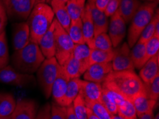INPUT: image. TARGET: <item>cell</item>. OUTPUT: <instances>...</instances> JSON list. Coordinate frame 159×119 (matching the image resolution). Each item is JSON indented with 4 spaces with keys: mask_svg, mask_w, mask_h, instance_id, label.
Here are the masks:
<instances>
[{
    "mask_svg": "<svg viewBox=\"0 0 159 119\" xmlns=\"http://www.w3.org/2000/svg\"><path fill=\"white\" fill-rule=\"evenodd\" d=\"M102 84L115 90L130 101L144 90L143 82L131 70L112 71Z\"/></svg>",
    "mask_w": 159,
    "mask_h": 119,
    "instance_id": "6da1fadb",
    "label": "cell"
},
{
    "mask_svg": "<svg viewBox=\"0 0 159 119\" xmlns=\"http://www.w3.org/2000/svg\"><path fill=\"white\" fill-rule=\"evenodd\" d=\"M44 60L39 45L30 42L25 47L14 51L11 57V66L17 71L33 74L37 71Z\"/></svg>",
    "mask_w": 159,
    "mask_h": 119,
    "instance_id": "7a4b0ae2",
    "label": "cell"
},
{
    "mask_svg": "<svg viewBox=\"0 0 159 119\" xmlns=\"http://www.w3.org/2000/svg\"><path fill=\"white\" fill-rule=\"evenodd\" d=\"M55 18L51 6L45 2H39L34 7L26 22L30 34V42L37 43L47 32Z\"/></svg>",
    "mask_w": 159,
    "mask_h": 119,
    "instance_id": "3957f363",
    "label": "cell"
},
{
    "mask_svg": "<svg viewBox=\"0 0 159 119\" xmlns=\"http://www.w3.org/2000/svg\"><path fill=\"white\" fill-rule=\"evenodd\" d=\"M158 2H146L139 7L130 24L127 36V43L130 48L138 42L144 28L151 20L157 8Z\"/></svg>",
    "mask_w": 159,
    "mask_h": 119,
    "instance_id": "277c9868",
    "label": "cell"
},
{
    "mask_svg": "<svg viewBox=\"0 0 159 119\" xmlns=\"http://www.w3.org/2000/svg\"><path fill=\"white\" fill-rule=\"evenodd\" d=\"M61 66L55 57L45 59L37 71V79L46 98L52 96L53 84L57 79Z\"/></svg>",
    "mask_w": 159,
    "mask_h": 119,
    "instance_id": "5b68a950",
    "label": "cell"
},
{
    "mask_svg": "<svg viewBox=\"0 0 159 119\" xmlns=\"http://www.w3.org/2000/svg\"><path fill=\"white\" fill-rule=\"evenodd\" d=\"M53 22L54 24V38L56 46L54 57L60 66H62L72 55L74 43L71 39L68 32L60 25L55 18Z\"/></svg>",
    "mask_w": 159,
    "mask_h": 119,
    "instance_id": "8992f818",
    "label": "cell"
},
{
    "mask_svg": "<svg viewBox=\"0 0 159 119\" xmlns=\"http://www.w3.org/2000/svg\"><path fill=\"white\" fill-rule=\"evenodd\" d=\"M7 17L11 21L27 20L34 7L39 0H2Z\"/></svg>",
    "mask_w": 159,
    "mask_h": 119,
    "instance_id": "52a82bcc",
    "label": "cell"
},
{
    "mask_svg": "<svg viewBox=\"0 0 159 119\" xmlns=\"http://www.w3.org/2000/svg\"><path fill=\"white\" fill-rule=\"evenodd\" d=\"M0 83L19 87H30L36 84V78L33 74H23L7 65L0 69Z\"/></svg>",
    "mask_w": 159,
    "mask_h": 119,
    "instance_id": "ba28073f",
    "label": "cell"
},
{
    "mask_svg": "<svg viewBox=\"0 0 159 119\" xmlns=\"http://www.w3.org/2000/svg\"><path fill=\"white\" fill-rule=\"evenodd\" d=\"M111 66L113 71H121L131 70L134 71L135 67L131 57V48L127 42L119 45L113 50Z\"/></svg>",
    "mask_w": 159,
    "mask_h": 119,
    "instance_id": "9c48e42d",
    "label": "cell"
},
{
    "mask_svg": "<svg viewBox=\"0 0 159 119\" xmlns=\"http://www.w3.org/2000/svg\"><path fill=\"white\" fill-rule=\"evenodd\" d=\"M126 24L120 16L119 12L116 11L111 16L108 23V35L112 42L113 48L117 47L121 44L126 35Z\"/></svg>",
    "mask_w": 159,
    "mask_h": 119,
    "instance_id": "30bf717a",
    "label": "cell"
},
{
    "mask_svg": "<svg viewBox=\"0 0 159 119\" xmlns=\"http://www.w3.org/2000/svg\"><path fill=\"white\" fill-rule=\"evenodd\" d=\"M38 104L30 98L19 99L11 115V119H35L38 112Z\"/></svg>",
    "mask_w": 159,
    "mask_h": 119,
    "instance_id": "8fae6325",
    "label": "cell"
},
{
    "mask_svg": "<svg viewBox=\"0 0 159 119\" xmlns=\"http://www.w3.org/2000/svg\"><path fill=\"white\" fill-rule=\"evenodd\" d=\"M112 71L111 62L94 64L89 66L84 73V79L85 81L102 84Z\"/></svg>",
    "mask_w": 159,
    "mask_h": 119,
    "instance_id": "7c38bea8",
    "label": "cell"
},
{
    "mask_svg": "<svg viewBox=\"0 0 159 119\" xmlns=\"http://www.w3.org/2000/svg\"><path fill=\"white\" fill-rule=\"evenodd\" d=\"M79 94L83 97L86 103L100 102L102 94V84L79 80Z\"/></svg>",
    "mask_w": 159,
    "mask_h": 119,
    "instance_id": "4fadbf2b",
    "label": "cell"
},
{
    "mask_svg": "<svg viewBox=\"0 0 159 119\" xmlns=\"http://www.w3.org/2000/svg\"><path fill=\"white\" fill-rule=\"evenodd\" d=\"M30 42V34L26 21L14 24L12 31V45L14 51L25 47Z\"/></svg>",
    "mask_w": 159,
    "mask_h": 119,
    "instance_id": "5bb4252c",
    "label": "cell"
},
{
    "mask_svg": "<svg viewBox=\"0 0 159 119\" xmlns=\"http://www.w3.org/2000/svg\"><path fill=\"white\" fill-rule=\"evenodd\" d=\"M38 45L45 59H50L55 57L56 46H55L54 22L52 23L47 32L40 39Z\"/></svg>",
    "mask_w": 159,
    "mask_h": 119,
    "instance_id": "9a60e30c",
    "label": "cell"
},
{
    "mask_svg": "<svg viewBox=\"0 0 159 119\" xmlns=\"http://www.w3.org/2000/svg\"><path fill=\"white\" fill-rule=\"evenodd\" d=\"M82 21V28L85 43L87 44L91 49L93 48V39H94V27L91 16V9L87 3L86 4L85 8L84 9L83 14L81 15Z\"/></svg>",
    "mask_w": 159,
    "mask_h": 119,
    "instance_id": "2e32d148",
    "label": "cell"
},
{
    "mask_svg": "<svg viewBox=\"0 0 159 119\" xmlns=\"http://www.w3.org/2000/svg\"><path fill=\"white\" fill-rule=\"evenodd\" d=\"M69 80V77L67 76L61 67L52 88V95L54 101L60 106H61Z\"/></svg>",
    "mask_w": 159,
    "mask_h": 119,
    "instance_id": "e0dca14e",
    "label": "cell"
},
{
    "mask_svg": "<svg viewBox=\"0 0 159 119\" xmlns=\"http://www.w3.org/2000/svg\"><path fill=\"white\" fill-rule=\"evenodd\" d=\"M91 9V16L94 27V37L100 34L107 33L109 21L104 11H102L96 8L94 3L88 2Z\"/></svg>",
    "mask_w": 159,
    "mask_h": 119,
    "instance_id": "ac0fdd59",
    "label": "cell"
},
{
    "mask_svg": "<svg viewBox=\"0 0 159 119\" xmlns=\"http://www.w3.org/2000/svg\"><path fill=\"white\" fill-rule=\"evenodd\" d=\"M159 75V54L150 59L143 64L140 69L139 77L143 83H149Z\"/></svg>",
    "mask_w": 159,
    "mask_h": 119,
    "instance_id": "d6986e66",
    "label": "cell"
},
{
    "mask_svg": "<svg viewBox=\"0 0 159 119\" xmlns=\"http://www.w3.org/2000/svg\"><path fill=\"white\" fill-rule=\"evenodd\" d=\"M131 101L136 110L137 117L142 114L153 111V108L156 104V101L148 98L146 95L145 90L134 96Z\"/></svg>",
    "mask_w": 159,
    "mask_h": 119,
    "instance_id": "ffe728a7",
    "label": "cell"
},
{
    "mask_svg": "<svg viewBox=\"0 0 159 119\" xmlns=\"http://www.w3.org/2000/svg\"><path fill=\"white\" fill-rule=\"evenodd\" d=\"M141 5V2L139 0H121L118 12L125 23L129 24Z\"/></svg>",
    "mask_w": 159,
    "mask_h": 119,
    "instance_id": "44dd1931",
    "label": "cell"
},
{
    "mask_svg": "<svg viewBox=\"0 0 159 119\" xmlns=\"http://www.w3.org/2000/svg\"><path fill=\"white\" fill-rule=\"evenodd\" d=\"M61 66L70 79H79L85 72L80 63L74 57L73 54Z\"/></svg>",
    "mask_w": 159,
    "mask_h": 119,
    "instance_id": "7402d4cb",
    "label": "cell"
},
{
    "mask_svg": "<svg viewBox=\"0 0 159 119\" xmlns=\"http://www.w3.org/2000/svg\"><path fill=\"white\" fill-rule=\"evenodd\" d=\"M90 52L91 48L86 43H81V44H74L72 54L74 57L80 63L84 71H86L89 66V61Z\"/></svg>",
    "mask_w": 159,
    "mask_h": 119,
    "instance_id": "603a6c76",
    "label": "cell"
},
{
    "mask_svg": "<svg viewBox=\"0 0 159 119\" xmlns=\"http://www.w3.org/2000/svg\"><path fill=\"white\" fill-rule=\"evenodd\" d=\"M131 48V57L135 69H140L145 64L146 43L138 40Z\"/></svg>",
    "mask_w": 159,
    "mask_h": 119,
    "instance_id": "cb8c5ba5",
    "label": "cell"
},
{
    "mask_svg": "<svg viewBox=\"0 0 159 119\" xmlns=\"http://www.w3.org/2000/svg\"><path fill=\"white\" fill-rule=\"evenodd\" d=\"M16 103L12 94L0 93V117L10 116L15 108Z\"/></svg>",
    "mask_w": 159,
    "mask_h": 119,
    "instance_id": "d4e9b609",
    "label": "cell"
},
{
    "mask_svg": "<svg viewBox=\"0 0 159 119\" xmlns=\"http://www.w3.org/2000/svg\"><path fill=\"white\" fill-rule=\"evenodd\" d=\"M51 7L54 11L55 19L65 30L66 31H68L71 20L68 11H67L66 5L65 4H51Z\"/></svg>",
    "mask_w": 159,
    "mask_h": 119,
    "instance_id": "484cf974",
    "label": "cell"
},
{
    "mask_svg": "<svg viewBox=\"0 0 159 119\" xmlns=\"http://www.w3.org/2000/svg\"><path fill=\"white\" fill-rule=\"evenodd\" d=\"M79 80L80 79H73L69 80L68 85H67L66 93H65L63 101H62L61 106L67 107V106L71 105L74 99L78 96L79 94V90H80Z\"/></svg>",
    "mask_w": 159,
    "mask_h": 119,
    "instance_id": "4316f807",
    "label": "cell"
},
{
    "mask_svg": "<svg viewBox=\"0 0 159 119\" xmlns=\"http://www.w3.org/2000/svg\"><path fill=\"white\" fill-rule=\"evenodd\" d=\"M86 0H69L66 7L71 21L80 19L86 6Z\"/></svg>",
    "mask_w": 159,
    "mask_h": 119,
    "instance_id": "83f0119b",
    "label": "cell"
},
{
    "mask_svg": "<svg viewBox=\"0 0 159 119\" xmlns=\"http://www.w3.org/2000/svg\"><path fill=\"white\" fill-rule=\"evenodd\" d=\"M67 32H68L74 44H81V43H85L84 38L81 19L75 21H71Z\"/></svg>",
    "mask_w": 159,
    "mask_h": 119,
    "instance_id": "f1b7e54d",
    "label": "cell"
},
{
    "mask_svg": "<svg viewBox=\"0 0 159 119\" xmlns=\"http://www.w3.org/2000/svg\"><path fill=\"white\" fill-rule=\"evenodd\" d=\"M113 55H114V54H113V51H111V52H106V51L93 48V49H91L89 65L91 66L94 64L111 62L112 60Z\"/></svg>",
    "mask_w": 159,
    "mask_h": 119,
    "instance_id": "f546056e",
    "label": "cell"
},
{
    "mask_svg": "<svg viewBox=\"0 0 159 119\" xmlns=\"http://www.w3.org/2000/svg\"><path fill=\"white\" fill-rule=\"evenodd\" d=\"M159 22V14H158V9L156 8L155 14L151 19V20L149 21V23L147 24V26L144 28V30L142 31L140 37L139 39V41L146 43V42L150 39L151 37H153L155 34L156 26Z\"/></svg>",
    "mask_w": 159,
    "mask_h": 119,
    "instance_id": "4dcf8cb0",
    "label": "cell"
},
{
    "mask_svg": "<svg viewBox=\"0 0 159 119\" xmlns=\"http://www.w3.org/2000/svg\"><path fill=\"white\" fill-rule=\"evenodd\" d=\"M100 102L111 115L117 114L118 108L116 103L111 95L108 89L103 86H102V94Z\"/></svg>",
    "mask_w": 159,
    "mask_h": 119,
    "instance_id": "1f68e13d",
    "label": "cell"
},
{
    "mask_svg": "<svg viewBox=\"0 0 159 119\" xmlns=\"http://www.w3.org/2000/svg\"><path fill=\"white\" fill-rule=\"evenodd\" d=\"M9 53L5 31L0 34V69L9 64Z\"/></svg>",
    "mask_w": 159,
    "mask_h": 119,
    "instance_id": "d6a6232c",
    "label": "cell"
},
{
    "mask_svg": "<svg viewBox=\"0 0 159 119\" xmlns=\"http://www.w3.org/2000/svg\"><path fill=\"white\" fill-rule=\"evenodd\" d=\"M93 48L106 52L113 51L112 42L107 33H102L96 36L93 39Z\"/></svg>",
    "mask_w": 159,
    "mask_h": 119,
    "instance_id": "836d02e7",
    "label": "cell"
},
{
    "mask_svg": "<svg viewBox=\"0 0 159 119\" xmlns=\"http://www.w3.org/2000/svg\"><path fill=\"white\" fill-rule=\"evenodd\" d=\"M74 112L77 119H88L87 118V106L83 97L80 94L74 99L72 103Z\"/></svg>",
    "mask_w": 159,
    "mask_h": 119,
    "instance_id": "e575fe53",
    "label": "cell"
},
{
    "mask_svg": "<svg viewBox=\"0 0 159 119\" xmlns=\"http://www.w3.org/2000/svg\"><path fill=\"white\" fill-rule=\"evenodd\" d=\"M117 114L127 119H137L136 112L133 103L128 99L118 106Z\"/></svg>",
    "mask_w": 159,
    "mask_h": 119,
    "instance_id": "d590c367",
    "label": "cell"
},
{
    "mask_svg": "<svg viewBox=\"0 0 159 119\" xmlns=\"http://www.w3.org/2000/svg\"><path fill=\"white\" fill-rule=\"evenodd\" d=\"M159 51V36L154 35L148 42H146L145 63L151 58L158 54Z\"/></svg>",
    "mask_w": 159,
    "mask_h": 119,
    "instance_id": "8d00e7d4",
    "label": "cell"
},
{
    "mask_svg": "<svg viewBox=\"0 0 159 119\" xmlns=\"http://www.w3.org/2000/svg\"><path fill=\"white\" fill-rule=\"evenodd\" d=\"M144 90L149 98L157 101L159 97V75L149 83H143Z\"/></svg>",
    "mask_w": 159,
    "mask_h": 119,
    "instance_id": "74e56055",
    "label": "cell"
},
{
    "mask_svg": "<svg viewBox=\"0 0 159 119\" xmlns=\"http://www.w3.org/2000/svg\"><path fill=\"white\" fill-rule=\"evenodd\" d=\"M86 106L98 116L99 119H112V115L103 106L101 102L86 103Z\"/></svg>",
    "mask_w": 159,
    "mask_h": 119,
    "instance_id": "f35d334b",
    "label": "cell"
},
{
    "mask_svg": "<svg viewBox=\"0 0 159 119\" xmlns=\"http://www.w3.org/2000/svg\"><path fill=\"white\" fill-rule=\"evenodd\" d=\"M50 119H66V107L60 106L53 101L51 104Z\"/></svg>",
    "mask_w": 159,
    "mask_h": 119,
    "instance_id": "ab89813d",
    "label": "cell"
},
{
    "mask_svg": "<svg viewBox=\"0 0 159 119\" xmlns=\"http://www.w3.org/2000/svg\"><path fill=\"white\" fill-rule=\"evenodd\" d=\"M121 0H109L106 7L104 13L107 17H111L116 11H118Z\"/></svg>",
    "mask_w": 159,
    "mask_h": 119,
    "instance_id": "60d3db41",
    "label": "cell"
},
{
    "mask_svg": "<svg viewBox=\"0 0 159 119\" xmlns=\"http://www.w3.org/2000/svg\"><path fill=\"white\" fill-rule=\"evenodd\" d=\"M51 118V104L45 103L44 106L38 110L35 119H50Z\"/></svg>",
    "mask_w": 159,
    "mask_h": 119,
    "instance_id": "b9f144b4",
    "label": "cell"
},
{
    "mask_svg": "<svg viewBox=\"0 0 159 119\" xmlns=\"http://www.w3.org/2000/svg\"><path fill=\"white\" fill-rule=\"evenodd\" d=\"M7 19H8V17H7L6 10L4 9L2 0H0V34L5 30Z\"/></svg>",
    "mask_w": 159,
    "mask_h": 119,
    "instance_id": "7bdbcfd3",
    "label": "cell"
},
{
    "mask_svg": "<svg viewBox=\"0 0 159 119\" xmlns=\"http://www.w3.org/2000/svg\"><path fill=\"white\" fill-rule=\"evenodd\" d=\"M108 1H109V0H96L94 4L98 10L104 11Z\"/></svg>",
    "mask_w": 159,
    "mask_h": 119,
    "instance_id": "ee69618b",
    "label": "cell"
},
{
    "mask_svg": "<svg viewBox=\"0 0 159 119\" xmlns=\"http://www.w3.org/2000/svg\"><path fill=\"white\" fill-rule=\"evenodd\" d=\"M66 119H77L74 114L72 104L66 107Z\"/></svg>",
    "mask_w": 159,
    "mask_h": 119,
    "instance_id": "f6af8a7d",
    "label": "cell"
},
{
    "mask_svg": "<svg viewBox=\"0 0 159 119\" xmlns=\"http://www.w3.org/2000/svg\"><path fill=\"white\" fill-rule=\"evenodd\" d=\"M153 111H151L149 112H147L144 114L139 116L137 117V119H153L154 118Z\"/></svg>",
    "mask_w": 159,
    "mask_h": 119,
    "instance_id": "bcb514c9",
    "label": "cell"
},
{
    "mask_svg": "<svg viewBox=\"0 0 159 119\" xmlns=\"http://www.w3.org/2000/svg\"><path fill=\"white\" fill-rule=\"evenodd\" d=\"M87 118L88 119H99L96 114L93 112L91 109L87 107Z\"/></svg>",
    "mask_w": 159,
    "mask_h": 119,
    "instance_id": "7dc6e473",
    "label": "cell"
},
{
    "mask_svg": "<svg viewBox=\"0 0 159 119\" xmlns=\"http://www.w3.org/2000/svg\"><path fill=\"white\" fill-rule=\"evenodd\" d=\"M69 0H50V4H65L66 5Z\"/></svg>",
    "mask_w": 159,
    "mask_h": 119,
    "instance_id": "c3c4849f",
    "label": "cell"
},
{
    "mask_svg": "<svg viewBox=\"0 0 159 119\" xmlns=\"http://www.w3.org/2000/svg\"><path fill=\"white\" fill-rule=\"evenodd\" d=\"M112 119H127V118L123 117V116L119 115V114H116V115H112Z\"/></svg>",
    "mask_w": 159,
    "mask_h": 119,
    "instance_id": "681fc988",
    "label": "cell"
},
{
    "mask_svg": "<svg viewBox=\"0 0 159 119\" xmlns=\"http://www.w3.org/2000/svg\"><path fill=\"white\" fill-rule=\"evenodd\" d=\"M0 119H11V118L10 116H7V117H0Z\"/></svg>",
    "mask_w": 159,
    "mask_h": 119,
    "instance_id": "f907efd6",
    "label": "cell"
},
{
    "mask_svg": "<svg viewBox=\"0 0 159 119\" xmlns=\"http://www.w3.org/2000/svg\"><path fill=\"white\" fill-rule=\"evenodd\" d=\"M147 2H158V0H146Z\"/></svg>",
    "mask_w": 159,
    "mask_h": 119,
    "instance_id": "816d5d0a",
    "label": "cell"
},
{
    "mask_svg": "<svg viewBox=\"0 0 159 119\" xmlns=\"http://www.w3.org/2000/svg\"><path fill=\"white\" fill-rule=\"evenodd\" d=\"M153 119H159V113H158L157 114H156V116H154Z\"/></svg>",
    "mask_w": 159,
    "mask_h": 119,
    "instance_id": "f5cc1de1",
    "label": "cell"
},
{
    "mask_svg": "<svg viewBox=\"0 0 159 119\" xmlns=\"http://www.w3.org/2000/svg\"><path fill=\"white\" fill-rule=\"evenodd\" d=\"M96 2V0H88V2H93V3H94Z\"/></svg>",
    "mask_w": 159,
    "mask_h": 119,
    "instance_id": "db71d44e",
    "label": "cell"
},
{
    "mask_svg": "<svg viewBox=\"0 0 159 119\" xmlns=\"http://www.w3.org/2000/svg\"><path fill=\"white\" fill-rule=\"evenodd\" d=\"M41 2H45L46 1H48V0H39Z\"/></svg>",
    "mask_w": 159,
    "mask_h": 119,
    "instance_id": "11a10c76",
    "label": "cell"
},
{
    "mask_svg": "<svg viewBox=\"0 0 159 119\" xmlns=\"http://www.w3.org/2000/svg\"><path fill=\"white\" fill-rule=\"evenodd\" d=\"M139 1H146V0H139Z\"/></svg>",
    "mask_w": 159,
    "mask_h": 119,
    "instance_id": "9f6ffc18",
    "label": "cell"
}]
</instances>
